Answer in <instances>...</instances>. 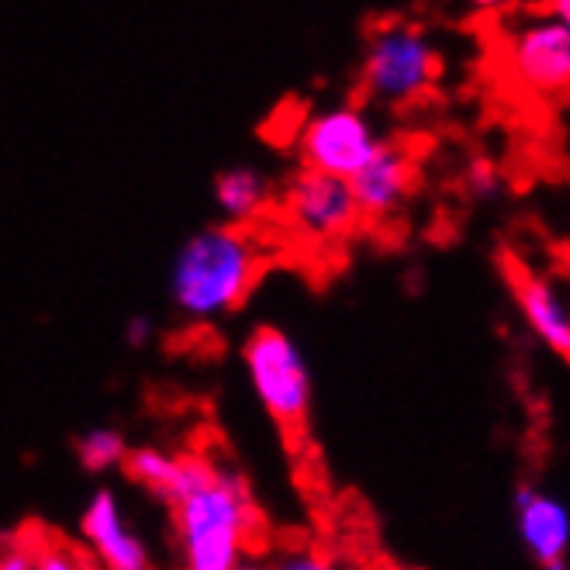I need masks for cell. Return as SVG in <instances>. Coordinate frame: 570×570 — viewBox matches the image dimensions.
Here are the masks:
<instances>
[{
    "label": "cell",
    "mask_w": 570,
    "mask_h": 570,
    "mask_svg": "<svg viewBox=\"0 0 570 570\" xmlns=\"http://www.w3.org/2000/svg\"><path fill=\"white\" fill-rule=\"evenodd\" d=\"M263 271L256 236L236 225H208L177 249L166 291L190 322H212L246 305Z\"/></svg>",
    "instance_id": "obj_1"
},
{
    "label": "cell",
    "mask_w": 570,
    "mask_h": 570,
    "mask_svg": "<svg viewBox=\"0 0 570 570\" xmlns=\"http://www.w3.org/2000/svg\"><path fill=\"white\" fill-rule=\"evenodd\" d=\"M174 509V540L180 570H232L249 557L259 529V509L249 481L222 466L215 478L180 498Z\"/></svg>",
    "instance_id": "obj_2"
},
{
    "label": "cell",
    "mask_w": 570,
    "mask_h": 570,
    "mask_svg": "<svg viewBox=\"0 0 570 570\" xmlns=\"http://www.w3.org/2000/svg\"><path fill=\"white\" fill-rule=\"evenodd\" d=\"M443 77V52L412 18H384L366 31L360 87L381 105H412Z\"/></svg>",
    "instance_id": "obj_3"
},
{
    "label": "cell",
    "mask_w": 570,
    "mask_h": 570,
    "mask_svg": "<svg viewBox=\"0 0 570 570\" xmlns=\"http://www.w3.org/2000/svg\"><path fill=\"white\" fill-rule=\"evenodd\" d=\"M243 366L259 409L281 429L301 432L312 415V374L301 346L277 325H259L243 346Z\"/></svg>",
    "instance_id": "obj_4"
},
{
    "label": "cell",
    "mask_w": 570,
    "mask_h": 570,
    "mask_svg": "<svg viewBox=\"0 0 570 570\" xmlns=\"http://www.w3.org/2000/svg\"><path fill=\"white\" fill-rule=\"evenodd\" d=\"M381 146L384 139L377 136V125L356 105L315 111L297 131L301 170L340 180H353Z\"/></svg>",
    "instance_id": "obj_5"
},
{
    "label": "cell",
    "mask_w": 570,
    "mask_h": 570,
    "mask_svg": "<svg viewBox=\"0 0 570 570\" xmlns=\"http://www.w3.org/2000/svg\"><path fill=\"white\" fill-rule=\"evenodd\" d=\"M509 77L535 97H560L570 83V8L519 21L505 39Z\"/></svg>",
    "instance_id": "obj_6"
},
{
    "label": "cell",
    "mask_w": 570,
    "mask_h": 570,
    "mask_svg": "<svg viewBox=\"0 0 570 570\" xmlns=\"http://www.w3.org/2000/svg\"><path fill=\"white\" fill-rule=\"evenodd\" d=\"M284 205H287V218L294 222V228L305 232L312 239H325V243L346 239L360 225L350 180L325 177L315 170H301L287 184Z\"/></svg>",
    "instance_id": "obj_7"
},
{
    "label": "cell",
    "mask_w": 570,
    "mask_h": 570,
    "mask_svg": "<svg viewBox=\"0 0 570 570\" xmlns=\"http://www.w3.org/2000/svg\"><path fill=\"white\" fill-rule=\"evenodd\" d=\"M80 535L100 570H153L149 543L128 525L121 498L108 488L94 491L83 505Z\"/></svg>",
    "instance_id": "obj_8"
},
{
    "label": "cell",
    "mask_w": 570,
    "mask_h": 570,
    "mask_svg": "<svg viewBox=\"0 0 570 570\" xmlns=\"http://www.w3.org/2000/svg\"><path fill=\"white\" fill-rule=\"evenodd\" d=\"M512 509H515V532L529 560L540 570H567V557H570L567 501L535 484H519Z\"/></svg>",
    "instance_id": "obj_9"
},
{
    "label": "cell",
    "mask_w": 570,
    "mask_h": 570,
    "mask_svg": "<svg viewBox=\"0 0 570 570\" xmlns=\"http://www.w3.org/2000/svg\"><path fill=\"white\" fill-rule=\"evenodd\" d=\"M419 187V166L409 149L384 142L374 159L350 180L360 222H391L409 205Z\"/></svg>",
    "instance_id": "obj_10"
},
{
    "label": "cell",
    "mask_w": 570,
    "mask_h": 570,
    "mask_svg": "<svg viewBox=\"0 0 570 570\" xmlns=\"http://www.w3.org/2000/svg\"><path fill=\"white\" fill-rule=\"evenodd\" d=\"M512 294L529 332L560 360H567L570 356V308H567L563 287L547 274H535L529 266H515Z\"/></svg>",
    "instance_id": "obj_11"
},
{
    "label": "cell",
    "mask_w": 570,
    "mask_h": 570,
    "mask_svg": "<svg viewBox=\"0 0 570 570\" xmlns=\"http://www.w3.org/2000/svg\"><path fill=\"white\" fill-rule=\"evenodd\" d=\"M271 200V177L259 166H228L215 177V208L222 212V225L246 228Z\"/></svg>",
    "instance_id": "obj_12"
},
{
    "label": "cell",
    "mask_w": 570,
    "mask_h": 570,
    "mask_svg": "<svg viewBox=\"0 0 570 570\" xmlns=\"http://www.w3.org/2000/svg\"><path fill=\"white\" fill-rule=\"evenodd\" d=\"M125 471H128L131 481L142 484L149 494H156L159 501H166V494H170V484H174V471H177V453L163 450V446L128 450Z\"/></svg>",
    "instance_id": "obj_13"
},
{
    "label": "cell",
    "mask_w": 570,
    "mask_h": 570,
    "mask_svg": "<svg viewBox=\"0 0 570 570\" xmlns=\"http://www.w3.org/2000/svg\"><path fill=\"white\" fill-rule=\"evenodd\" d=\"M128 456V443L125 435L111 425H97L87 435H80L77 443V460L87 474H108L115 466H125Z\"/></svg>",
    "instance_id": "obj_14"
},
{
    "label": "cell",
    "mask_w": 570,
    "mask_h": 570,
    "mask_svg": "<svg viewBox=\"0 0 570 570\" xmlns=\"http://www.w3.org/2000/svg\"><path fill=\"white\" fill-rule=\"evenodd\" d=\"M463 187L474 200H498L505 194V177H501V166L488 156H474L466 163V174H463Z\"/></svg>",
    "instance_id": "obj_15"
},
{
    "label": "cell",
    "mask_w": 570,
    "mask_h": 570,
    "mask_svg": "<svg viewBox=\"0 0 570 570\" xmlns=\"http://www.w3.org/2000/svg\"><path fill=\"white\" fill-rule=\"evenodd\" d=\"M266 560H271V570H343L332 553L315 543H291Z\"/></svg>",
    "instance_id": "obj_16"
},
{
    "label": "cell",
    "mask_w": 570,
    "mask_h": 570,
    "mask_svg": "<svg viewBox=\"0 0 570 570\" xmlns=\"http://www.w3.org/2000/svg\"><path fill=\"white\" fill-rule=\"evenodd\" d=\"M39 553L42 543L36 532H11L0 540V570H39Z\"/></svg>",
    "instance_id": "obj_17"
},
{
    "label": "cell",
    "mask_w": 570,
    "mask_h": 570,
    "mask_svg": "<svg viewBox=\"0 0 570 570\" xmlns=\"http://www.w3.org/2000/svg\"><path fill=\"white\" fill-rule=\"evenodd\" d=\"M39 570H87V560L66 543H42Z\"/></svg>",
    "instance_id": "obj_18"
},
{
    "label": "cell",
    "mask_w": 570,
    "mask_h": 570,
    "mask_svg": "<svg viewBox=\"0 0 570 570\" xmlns=\"http://www.w3.org/2000/svg\"><path fill=\"white\" fill-rule=\"evenodd\" d=\"M149 340H153V322L142 318V315L128 318V325H125V343H128L131 350H142Z\"/></svg>",
    "instance_id": "obj_19"
},
{
    "label": "cell",
    "mask_w": 570,
    "mask_h": 570,
    "mask_svg": "<svg viewBox=\"0 0 570 570\" xmlns=\"http://www.w3.org/2000/svg\"><path fill=\"white\" fill-rule=\"evenodd\" d=\"M232 570H271V560L259 557V553H249V557H243Z\"/></svg>",
    "instance_id": "obj_20"
}]
</instances>
